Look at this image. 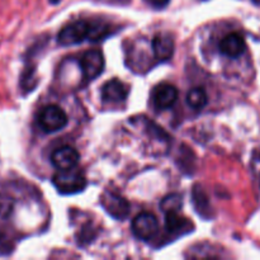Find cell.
<instances>
[{"instance_id":"obj_1","label":"cell","mask_w":260,"mask_h":260,"mask_svg":"<svg viewBox=\"0 0 260 260\" xmlns=\"http://www.w3.org/2000/svg\"><path fill=\"white\" fill-rule=\"evenodd\" d=\"M56 189L62 194H75L83 192L86 187V178L76 168L68 170H58L52 178Z\"/></svg>"},{"instance_id":"obj_2","label":"cell","mask_w":260,"mask_h":260,"mask_svg":"<svg viewBox=\"0 0 260 260\" xmlns=\"http://www.w3.org/2000/svg\"><path fill=\"white\" fill-rule=\"evenodd\" d=\"M68 114L62 108L55 106V104L45 107L38 116V123H40L41 128L46 132L60 131L68 124Z\"/></svg>"},{"instance_id":"obj_3","label":"cell","mask_w":260,"mask_h":260,"mask_svg":"<svg viewBox=\"0 0 260 260\" xmlns=\"http://www.w3.org/2000/svg\"><path fill=\"white\" fill-rule=\"evenodd\" d=\"M91 27L85 20H76L70 23L60 30L57 36V42L61 46H73L81 43L89 35Z\"/></svg>"},{"instance_id":"obj_4","label":"cell","mask_w":260,"mask_h":260,"mask_svg":"<svg viewBox=\"0 0 260 260\" xmlns=\"http://www.w3.org/2000/svg\"><path fill=\"white\" fill-rule=\"evenodd\" d=\"M159 231V222L155 215L142 212L132 221V233L140 240H150Z\"/></svg>"},{"instance_id":"obj_5","label":"cell","mask_w":260,"mask_h":260,"mask_svg":"<svg viewBox=\"0 0 260 260\" xmlns=\"http://www.w3.org/2000/svg\"><path fill=\"white\" fill-rule=\"evenodd\" d=\"M101 203L108 215L116 220H124L129 215V203L121 196L113 192H106L102 194Z\"/></svg>"},{"instance_id":"obj_6","label":"cell","mask_w":260,"mask_h":260,"mask_svg":"<svg viewBox=\"0 0 260 260\" xmlns=\"http://www.w3.org/2000/svg\"><path fill=\"white\" fill-rule=\"evenodd\" d=\"M81 70L88 79H96L104 70L103 53L98 50L86 51L80 61Z\"/></svg>"},{"instance_id":"obj_7","label":"cell","mask_w":260,"mask_h":260,"mask_svg":"<svg viewBox=\"0 0 260 260\" xmlns=\"http://www.w3.org/2000/svg\"><path fill=\"white\" fill-rule=\"evenodd\" d=\"M178 99V89L169 83H161L152 90V102L157 109H169Z\"/></svg>"},{"instance_id":"obj_8","label":"cell","mask_w":260,"mask_h":260,"mask_svg":"<svg viewBox=\"0 0 260 260\" xmlns=\"http://www.w3.org/2000/svg\"><path fill=\"white\" fill-rule=\"evenodd\" d=\"M79 152L70 146H62L55 150L51 155V162L58 170H68L76 168L79 164Z\"/></svg>"},{"instance_id":"obj_9","label":"cell","mask_w":260,"mask_h":260,"mask_svg":"<svg viewBox=\"0 0 260 260\" xmlns=\"http://www.w3.org/2000/svg\"><path fill=\"white\" fill-rule=\"evenodd\" d=\"M220 51L222 55L228 57L236 58L243 55L246 50L245 38L238 32L229 33L225 38L220 42Z\"/></svg>"},{"instance_id":"obj_10","label":"cell","mask_w":260,"mask_h":260,"mask_svg":"<svg viewBox=\"0 0 260 260\" xmlns=\"http://www.w3.org/2000/svg\"><path fill=\"white\" fill-rule=\"evenodd\" d=\"M129 89L124 83L118 79L107 81L102 88V98L104 102H112V103H119L126 101L128 96Z\"/></svg>"},{"instance_id":"obj_11","label":"cell","mask_w":260,"mask_h":260,"mask_svg":"<svg viewBox=\"0 0 260 260\" xmlns=\"http://www.w3.org/2000/svg\"><path fill=\"white\" fill-rule=\"evenodd\" d=\"M175 50L174 38L168 33H159L152 40V51L155 57L161 61H168L173 57Z\"/></svg>"},{"instance_id":"obj_12","label":"cell","mask_w":260,"mask_h":260,"mask_svg":"<svg viewBox=\"0 0 260 260\" xmlns=\"http://www.w3.org/2000/svg\"><path fill=\"white\" fill-rule=\"evenodd\" d=\"M165 228L169 233H178L193 228V225H190L188 218L180 216L179 212H170L165 213Z\"/></svg>"},{"instance_id":"obj_13","label":"cell","mask_w":260,"mask_h":260,"mask_svg":"<svg viewBox=\"0 0 260 260\" xmlns=\"http://www.w3.org/2000/svg\"><path fill=\"white\" fill-rule=\"evenodd\" d=\"M208 96L202 88H194L188 91L187 103L193 109H202L207 104Z\"/></svg>"},{"instance_id":"obj_14","label":"cell","mask_w":260,"mask_h":260,"mask_svg":"<svg viewBox=\"0 0 260 260\" xmlns=\"http://www.w3.org/2000/svg\"><path fill=\"white\" fill-rule=\"evenodd\" d=\"M193 202H194L196 210H197V212L201 216H203V217H211V208L207 197H206L203 190L198 189L197 185H196L194 190H193Z\"/></svg>"},{"instance_id":"obj_15","label":"cell","mask_w":260,"mask_h":260,"mask_svg":"<svg viewBox=\"0 0 260 260\" xmlns=\"http://www.w3.org/2000/svg\"><path fill=\"white\" fill-rule=\"evenodd\" d=\"M183 206V197L178 193H173V194H168L167 197L162 198L161 203H160V208L164 211V213L170 212H179L182 210Z\"/></svg>"},{"instance_id":"obj_16","label":"cell","mask_w":260,"mask_h":260,"mask_svg":"<svg viewBox=\"0 0 260 260\" xmlns=\"http://www.w3.org/2000/svg\"><path fill=\"white\" fill-rule=\"evenodd\" d=\"M151 3L155 5V7L162 8L169 3V0H151Z\"/></svg>"},{"instance_id":"obj_17","label":"cell","mask_w":260,"mask_h":260,"mask_svg":"<svg viewBox=\"0 0 260 260\" xmlns=\"http://www.w3.org/2000/svg\"><path fill=\"white\" fill-rule=\"evenodd\" d=\"M51 3H52V4H57L58 2H60V0H50Z\"/></svg>"},{"instance_id":"obj_18","label":"cell","mask_w":260,"mask_h":260,"mask_svg":"<svg viewBox=\"0 0 260 260\" xmlns=\"http://www.w3.org/2000/svg\"><path fill=\"white\" fill-rule=\"evenodd\" d=\"M253 3H255L256 5H260V0H253Z\"/></svg>"}]
</instances>
